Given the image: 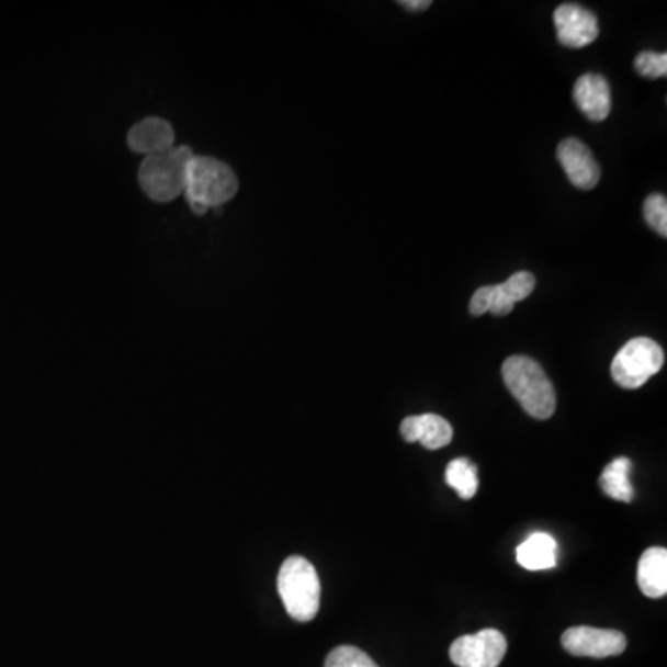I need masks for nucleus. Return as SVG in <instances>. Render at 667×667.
<instances>
[{"mask_svg":"<svg viewBox=\"0 0 667 667\" xmlns=\"http://www.w3.org/2000/svg\"><path fill=\"white\" fill-rule=\"evenodd\" d=\"M502 381L529 416L549 419L556 410V392L542 365L529 357H510L502 364Z\"/></svg>","mask_w":667,"mask_h":667,"instance_id":"1","label":"nucleus"},{"mask_svg":"<svg viewBox=\"0 0 667 667\" xmlns=\"http://www.w3.org/2000/svg\"><path fill=\"white\" fill-rule=\"evenodd\" d=\"M238 177L227 163L204 156L190 161L185 195L195 214L203 215L210 206L228 203L238 193Z\"/></svg>","mask_w":667,"mask_h":667,"instance_id":"2","label":"nucleus"},{"mask_svg":"<svg viewBox=\"0 0 667 667\" xmlns=\"http://www.w3.org/2000/svg\"><path fill=\"white\" fill-rule=\"evenodd\" d=\"M276 586L293 620L308 623L316 618L321 604V583L310 562L303 556L286 558L279 572Z\"/></svg>","mask_w":667,"mask_h":667,"instance_id":"3","label":"nucleus"},{"mask_svg":"<svg viewBox=\"0 0 667 667\" xmlns=\"http://www.w3.org/2000/svg\"><path fill=\"white\" fill-rule=\"evenodd\" d=\"M193 158L195 155L188 147L147 156L139 167V182L145 193L158 203H167L182 195L188 180V167Z\"/></svg>","mask_w":667,"mask_h":667,"instance_id":"4","label":"nucleus"},{"mask_svg":"<svg viewBox=\"0 0 667 667\" xmlns=\"http://www.w3.org/2000/svg\"><path fill=\"white\" fill-rule=\"evenodd\" d=\"M664 365V351L651 338H634L623 346L612 362V378L625 389H637Z\"/></svg>","mask_w":667,"mask_h":667,"instance_id":"5","label":"nucleus"},{"mask_svg":"<svg viewBox=\"0 0 667 667\" xmlns=\"http://www.w3.org/2000/svg\"><path fill=\"white\" fill-rule=\"evenodd\" d=\"M507 649V637L495 629H484L454 640L449 656L459 667H499Z\"/></svg>","mask_w":667,"mask_h":667,"instance_id":"6","label":"nucleus"},{"mask_svg":"<svg viewBox=\"0 0 667 667\" xmlns=\"http://www.w3.org/2000/svg\"><path fill=\"white\" fill-rule=\"evenodd\" d=\"M562 647L573 656L608 658L618 656L626 649L623 632L593 626H573L562 634Z\"/></svg>","mask_w":667,"mask_h":667,"instance_id":"7","label":"nucleus"},{"mask_svg":"<svg viewBox=\"0 0 667 667\" xmlns=\"http://www.w3.org/2000/svg\"><path fill=\"white\" fill-rule=\"evenodd\" d=\"M554 29L558 34V42L569 48L588 47L599 36L596 13L578 4H562L556 8Z\"/></svg>","mask_w":667,"mask_h":667,"instance_id":"8","label":"nucleus"},{"mask_svg":"<svg viewBox=\"0 0 667 667\" xmlns=\"http://www.w3.org/2000/svg\"><path fill=\"white\" fill-rule=\"evenodd\" d=\"M558 160H561L567 179L578 190H593L599 180H601V167L597 163L596 158L591 155V150L578 142L575 137L564 139L558 145Z\"/></svg>","mask_w":667,"mask_h":667,"instance_id":"9","label":"nucleus"},{"mask_svg":"<svg viewBox=\"0 0 667 667\" xmlns=\"http://www.w3.org/2000/svg\"><path fill=\"white\" fill-rule=\"evenodd\" d=\"M400 434L408 443H421L425 449L436 451L453 441V425L436 414L406 417L400 423Z\"/></svg>","mask_w":667,"mask_h":667,"instance_id":"10","label":"nucleus"},{"mask_svg":"<svg viewBox=\"0 0 667 667\" xmlns=\"http://www.w3.org/2000/svg\"><path fill=\"white\" fill-rule=\"evenodd\" d=\"M573 99L577 102L578 110L596 123L607 120L612 112V91L607 78L599 75H584L578 78Z\"/></svg>","mask_w":667,"mask_h":667,"instance_id":"11","label":"nucleus"},{"mask_svg":"<svg viewBox=\"0 0 667 667\" xmlns=\"http://www.w3.org/2000/svg\"><path fill=\"white\" fill-rule=\"evenodd\" d=\"M174 134L171 125L163 120H149L137 123L128 134V145L132 150L142 155H160L173 147Z\"/></svg>","mask_w":667,"mask_h":667,"instance_id":"12","label":"nucleus"},{"mask_svg":"<svg viewBox=\"0 0 667 667\" xmlns=\"http://www.w3.org/2000/svg\"><path fill=\"white\" fill-rule=\"evenodd\" d=\"M637 586L644 596L660 599L667 593V551L651 547L642 554L637 564Z\"/></svg>","mask_w":667,"mask_h":667,"instance_id":"13","label":"nucleus"},{"mask_svg":"<svg viewBox=\"0 0 667 667\" xmlns=\"http://www.w3.org/2000/svg\"><path fill=\"white\" fill-rule=\"evenodd\" d=\"M518 564L529 572H545L558 564V543L551 534L536 532L518 547Z\"/></svg>","mask_w":667,"mask_h":667,"instance_id":"14","label":"nucleus"},{"mask_svg":"<svg viewBox=\"0 0 667 667\" xmlns=\"http://www.w3.org/2000/svg\"><path fill=\"white\" fill-rule=\"evenodd\" d=\"M632 462L625 456L615 459L614 462L604 467L602 471L599 484L604 495L610 499L621 500V502H631L634 499V488L631 484Z\"/></svg>","mask_w":667,"mask_h":667,"instance_id":"15","label":"nucleus"},{"mask_svg":"<svg viewBox=\"0 0 667 667\" xmlns=\"http://www.w3.org/2000/svg\"><path fill=\"white\" fill-rule=\"evenodd\" d=\"M516 304L502 293L500 284L497 286L478 287L475 295L471 297V316H484L491 312L494 316H508L513 310Z\"/></svg>","mask_w":667,"mask_h":667,"instance_id":"16","label":"nucleus"},{"mask_svg":"<svg viewBox=\"0 0 667 667\" xmlns=\"http://www.w3.org/2000/svg\"><path fill=\"white\" fill-rule=\"evenodd\" d=\"M448 484L460 495V499H473L478 491L477 465L467 459H456L448 465Z\"/></svg>","mask_w":667,"mask_h":667,"instance_id":"17","label":"nucleus"},{"mask_svg":"<svg viewBox=\"0 0 667 667\" xmlns=\"http://www.w3.org/2000/svg\"><path fill=\"white\" fill-rule=\"evenodd\" d=\"M325 667H378L371 660L370 655L364 651L352 647V645H341L327 656Z\"/></svg>","mask_w":667,"mask_h":667,"instance_id":"18","label":"nucleus"},{"mask_svg":"<svg viewBox=\"0 0 667 667\" xmlns=\"http://www.w3.org/2000/svg\"><path fill=\"white\" fill-rule=\"evenodd\" d=\"M534 287H536V279L529 271H519V273L512 274L507 282L500 284V290L513 304L529 297L534 292Z\"/></svg>","mask_w":667,"mask_h":667,"instance_id":"19","label":"nucleus"},{"mask_svg":"<svg viewBox=\"0 0 667 667\" xmlns=\"http://www.w3.org/2000/svg\"><path fill=\"white\" fill-rule=\"evenodd\" d=\"M645 221L649 223V227L656 234H660L662 238L667 236V201L664 195L656 193L647 197L644 204Z\"/></svg>","mask_w":667,"mask_h":667,"instance_id":"20","label":"nucleus"},{"mask_svg":"<svg viewBox=\"0 0 667 667\" xmlns=\"http://www.w3.org/2000/svg\"><path fill=\"white\" fill-rule=\"evenodd\" d=\"M634 66L642 77L653 78V80L664 78L667 75V54L651 53V50L640 53Z\"/></svg>","mask_w":667,"mask_h":667,"instance_id":"21","label":"nucleus"},{"mask_svg":"<svg viewBox=\"0 0 667 667\" xmlns=\"http://www.w3.org/2000/svg\"><path fill=\"white\" fill-rule=\"evenodd\" d=\"M400 7L411 10V12H423L427 8L432 7V2L430 0H403Z\"/></svg>","mask_w":667,"mask_h":667,"instance_id":"22","label":"nucleus"}]
</instances>
